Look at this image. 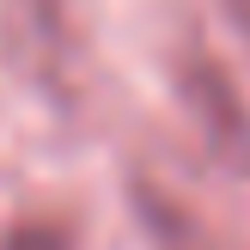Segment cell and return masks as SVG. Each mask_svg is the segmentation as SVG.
<instances>
[{
	"mask_svg": "<svg viewBox=\"0 0 250 250\" xmlns=\"http://www.w3.org/2000/svg\"><path fill=\"white\" fill-rule=\"evenodd\" d=\"M177 92H183V110H189L208 159L220 171H232V177H250V104H244L238 85H232V73L214 55H189Z\"/></svg>",
	"mask_w": 250,
	"mask_h": 250,
	"instance_id": "cell-1",
	"label": "cell"
},
{
	"mask_svg": "<svg viewBox=\"0 0 250 250\" xmlns=\"http://www.w3.org/2000/svg\"><path fill=\"white\" fill-rule=\"evenodd\" d=\"M6 43L31 80H55L67 61V0H6Z\"/></svg>",
	"mask_w": 250,
	"mask_h": 250,
	"instance_id": "cell-2",
	"label": "cell"
},
{
	"mask_svg": "<svg viewBox=\"0 0 250 250\" xmlns=\"http://www.w3.org/2000/svg\"><path fill=\"white\" fill-rule=\"evenodd\" d=\"M134 202H141V226H146V244H153V250H214L208 232H202V220H195L183 202L146 189V183L134 189Z\"/></svg>",
	"mask_w": 250,
	"mask_h": 250,
	"instance_id": "cell-3",
	"label": "cell"
},
{
	"mask_svg": "<svg viewBox=\"0 0 250 250\" xmlns=\"http://www.w3.org/2000/svg\"><path fill=\"white\" fill-rule=\"evenodd\" d=\"M6 250H73V244H67V232H55V226H19L6 238Z\"/></svg>",
	"mask_w": 250,
	"mask_h": 250,
	"instance_id": "cell-4",
	"label": "cell"
},
{
	"mask_svg": "<svg viewBox=\"0 0 250 250\" xmlns=\"http://www.w3.org/2000/svg\"><path fill=\"white\" fill-rule=\"evenodd\" d=\"M220 6H226V19L238 24V37L250 43V0H220Z\"/></svg>",
	"mask_w": 250,
	"mask_h": 250,
	"instance_id": "cell-5",
	"label": "cell"
}]
</instances>
